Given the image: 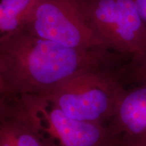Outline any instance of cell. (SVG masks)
I'll list each match as a JSON object with an SVG mask.
<instances>
[{
  "label": "cell",
  "instance_id": "7c38bea8",
  "mask_svg": "<svg viewBox=\"0 0 146 146\" xmlns=\"http://www.w3.org/2000/svg\"><path fill=\"white\" fill-rule=\"evenodd\" d=\"M137 8L146 27V0H135Z\"/></svg>",
  "mask_w": 146,
  "mask_h": 146
},
{
  "label": "cell",
  "instance_id": "4fadbf2b",
  "mask_svg": "<svg viewBox=\"0 0 146 146\" xmlns=\"http://www.w3.org/2000/svg\"><path fill=\"white\" fill-rule=\"evenodd\" d=\"M111 146H114V143H113V144H112V145H111Z\"/></svg>",
  "mask_w": 146,
  "mask_h": 146
},
{
  "label": "cell",
  "instance_id": "3957f363",
  "mask_svg": "<svg viewBox=\"0 0 146 146\" xmlns=\"http://www.w3.org/2000/svg\"><path fill=\"white\" fill-rule=\"evenodd\" d=\"M5 100L13 104L45 146H111L115 141L106 126L69 117L42 95Z\"/></svg>",
  "mask_w": 146,
  "mask_h": 146
},
{
  "label": "cell",
  "instance_id": "7a4b0ae2",
  "mask_svg": "<svg viewBox=\"0 0 146 146\" xmlns=\"http://www.w3.org/2000/svg\"><path fill=\"white\" fill-rule=\"evenodd\" d=\"M125 64L80 71L40 95L69 117L106 126L126 87Z\"/></svg>",
  "mask_w": 146,
  "mask_h": 146
},
{
  "label": "cell",
  "instance_id": "30bf717a",
  "mask_svg": "<svg viewBox=\"0 0 146 146\" xmlns=\"http://www.w3.org/2000/svg\"><path fill=\"white\" fill-rule=\"evenodd\" d=\"M0 146H18L15 134L9 122L0 116Z\"/></svg>",
  "mask_w": 146,
  "mask_h": 146
},
{
  "label": "cell",
  "instance_id": "ba28073f",
  "mask_svg": "<svg viewBox=\"0 0 146 146\" xmlns=\"http://www.w3.org/2000/svg\"><path fill=\"white\" fill-rule=\"evenodd\" d=\"M34 0H0V36L21 29Z\"/></svg>",
  "mask_w": 146,
  "mask_h": 146
},
{
  "label": "cell",
  "instance_id": "52a82bcc",
  "mask_svg": "<svg viewBox=\"0 0 146 146\" xmlns=\"http://www.w3.org/2000/svg\"><path fill=\"white\" fill-rule=\"evenodd\" d=\"M0 116L12 126L18 146H45L10 100H0Z\"/></svg>",
  "mask_w": 146,
  "mask_h": 146
},
{
  "label": "cell",
  "instance_id": "277c9868",
  "mask_svg": "<svg viewBox=\"0 0 146 146\" xmlns=\"http://www.w3.org/2000/svg\"><path fill=\"white\" fill-rule=\"evenodd\" d=\"M108 50L130 59L146 50V27L135 0H70Z\"/></svg>",
  "mask_w": 146,
  "mask_h": 146
},
{
  "label": "cell",
  "instance_id": "5b68a950",
  "mask_svg": "<svg viewBox=\"0 0 146 146\" xmlns=\"http://www.w3.org/2000/svg\"><path fill=\"white\" fill-rule=\"evenodd\" d=\"M21 29L71 48L108 50L70 0H34Z\"/></svg>",
  "mask_w": 146,
  "mask_h": 146
},
{
  "label": "cell",
  "instance_id": "8992f818",
  "mask_svg": "<svg viewBox=\"0 0 146 146\" xmlns=\"http://www.w3.org/2000/svg\"><path fill=\"white\" fill-rule=\"evenodd\" d=\"M106 127L114 139L125 136L146 146V85L125 87Z\"/></svg>",
  "mask_w": 146,
  "mask_h": 146
},
{
  "label": "cell",
  "instance_id": "9c48e42d",
  "mask_svg": "<svg viewBox=\"0 0 146 146\" xmlns=\"http://www.w3.org/2000/svg\"><path fill=\"white\" fill-rule=\"evenodd\" d=\"M124 83L146 85V50L130 58L124 66Z\"/></svg>",
  "mask_w": 146,
  "mask_h": 146
},
{
  "label": "cell",
  "instance_id": "6da1fadb",
  "mask_svg": "<svg viewBox=\"0 0 146 146\" xmlns=\"http://www.w3.org/2000/svg\"><path fill=\"white\" fill-rule=\"evenodd\" d=\"M127 60L106 49L71 48L20 29L0 36V100L45 94L80 71L120 66Z\"/></svg>",
  "mask_w": 146,
  "mask_h": 146
},
{
  "label": "cell",
  "instance_id": "8fae6325",
  "mask_svg": "<svg viewBox=\"0 0 146 146\" xmlns=\"http://www.w3.org/2000/svg\"><path fill=\"white\" fill-rule=\"evenodd\" d=\"M114 146H145L125 136L118 137L115 139Z\"/></svg>",
  "mask_w": 146,
  "mask_h": 146
}]
</instances>
